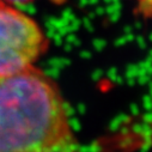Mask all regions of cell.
<instances>
[{"label": "cell", "instance_id": "cell-3", "mask_svg": "<svg viewBox=\"0 0 152 152\" xmlns=\"http://www.w3.org/2000/svg\"><path fill=\"white\" fill-rule=\"evenodd\" d=\"M43 152H79V150H78L77 141L74 140V141H69V142H66V144L48 148V150H46Z\"/></svg>", "mask_w": 152, "mask_h": 152}, {"label": "cell", "instance_id": "cell-2", "mask_svg": "<svg viewBox=\"0 0 152 152\" xmlns=\"http://www.w3.org/2000/svg\"><path fill=\"white\" fill-rule=\"evenodd\" d=\"M47 45L36 20L0 0V77L35 66Z\"/></svg>", "mask_w": 152, "mask_h": 152}, {"label": "cell", "instance_id": "cell-1", "mask_svg": "<svg viewBox=\"0 0 152 152\" xmlns=\"http://www.w3.org/2000/svg\"><path fill=\"white\" fill-rule=\"evenodd\" d=\"M56 84L36 66L0 77V152H43L74 141Z\"/></svg>", "mask_w": 152, "mask_h": 152}, {"label": "cell", "instance_id": "cell-4", "mask_svg": "<svg viewBox=\"0 0 152 152\" xmlns=\"http://www.w3.org/2000/svg\"><path fill=\"white\" fill-rule=\"evenodd\" d=\"M1 1L17 7V5H25V4H29V3L34 1V0H1Z\"/></svg>", "mask_w": 152, "mask_h": 152}]
</instances>
